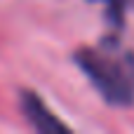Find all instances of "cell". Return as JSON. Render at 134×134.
<instances>
[{"instance_id": "obj_1", "label": "cell", "mask_w": 134, "mask_h": 134, "mask_svg": "<svg viewBox=\"0 0 134 134\" xmlns=\"http://www.w3.org/2000/svg\"><path fill=\"white\" fill-rule=\"evenodd\" d=\"M75 64L111 106L134 104V52L122 49L118 38H106L97 47H80Z\"/></svg>"}, {"instance_id": "obj_3", "label": "cell", "mask_w": 134, "mask_h": 134, "mask_svg": "<svg viewBox=\"0 0 134 134\" xmlns=\"http://www.w3.org/2000/svg\"><path fill=\"white\" fill-rule=\"evenodd\" d=\"M90 2H101L106 7V16L115 31L125 26V14L134 9V0H90Z\"/></svg>"}, {"instance_id": "obj_2", "label": "cell", "mask_w": 134, "mask_h": 134, "mask_svg": "<svg viewBox=\"0 0 134 134\" xmlns=\"http://www.w3.org/2000/svg\"><path fill=\"white\" fill-rule=\"evenodd\" d=\"M21 111L26 115V120L33 125V130L40 134H59V132H68V125H64L47 106L45 101L33 94V92H24L21 94Z\"/></svg>"}]
</instances>
